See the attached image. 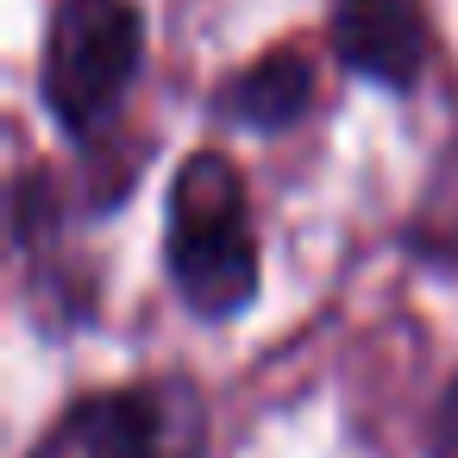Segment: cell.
Masks as SVG:
<instances>
[{
	"mask_svg": "<svg viewBox=\"0 0 458 458\" xmlns=\"http://www.w3.org/2000/svg\"><path fill=\"white\" fill-rule=\"evenodd\" d=\"M164 258L182 301L208 320H226L258 295V239L245 214V182L220 151H195L176 170Z\"/></svg>",
	"mask_w": 458,
	"mask_h": 458,
	"instance_id": "obj_1",
	"label": "cell"
},
{
	"mask_svg": "<svg viewBox=\"0 0 458 458\" xmlns=\"http://www.w3.org/2000/svg\"><path fill=\"white\" fill-rule=\"evenodd\" d=\"M139 57L145 32L132 0H57L45 38V107L76 139L101 132L139 76Z\"/></svg>",
	"mask_w": 458,
	"mask_h": 458,
	"instance_id": "obj_2",
	"label": "cell"
},
{
	"mask_svg": "<svg viewBox=\"0 0 458 458\" xmlns=\"http://www.w3.org/2000/svg\"><path fill=\"white\" fill-rule=\"evenodd\" d=\"M64 439L89 458H208V408L182 377H151L82 402Z\"/></svg>",
	"mask_w": 458,
	"mask_h": 458,
	"instance_id": "obj_3",
	"label": "cell"
},
{
	"mask_svg": "<svg viewBox=\"0 0 458 458\" xmlns=\"http://www.w3.org/2000/svg\"><path fill=\"white\" fill-rule=\"evenodd\" d=\"M333 51L345 70L383 82V89H414L427 64V13L420 0H333Z\"/></svg>",
	"mask_w": 458,
	"mask_h": 458,
	"instance_id": "obj_4",
	"label": "cell"
},
{
	"mask_svg": "<svg viewBox=\"0 0 458 458\" xmlns=\"http://www.w3.org/2000/svg\"><path fill=\"white\" fill-rule=\"evenodd\" d=\"M314 107V64L295 45H276L270 57H258L251 70H239L220 95V114L258 126V132H283Z\"/></svg>",
	"mask_w": 458,
	"mask_h": 458,
	"instance_id": "obj_5",
	"label": "cell"
},
{
	"mask_svg": "<svg viewBox=\"0 0 458 458\" xmlns=\"http://www.w3.org/2000/svg\"><path fill=\"white\" fill-rule=\"evenodd\" d=\"M408 239L420 258H439V264H458V139L439 151L420 201H414V220H408Z\"/></svg>",
	"mask_w": 458,
	"mask_h": 458,
	"instance_id": "obj_6",
	"label": "cell"
},
{
	"mask_svg": "<svg viewBox=\"0 0 458 458\" xmlns=\"http://www.w3.org/2000/svg\"><path fill=\"white\" fill-rule=\"evenodd\" d=\"M433 458H458V377H452V389L433 414Z\"/></svg>",
	"mask_w": 458,
	"mask_h": 458,
	"instance_id": "obj_7",
	"label": "cell"
}]
</instances>
